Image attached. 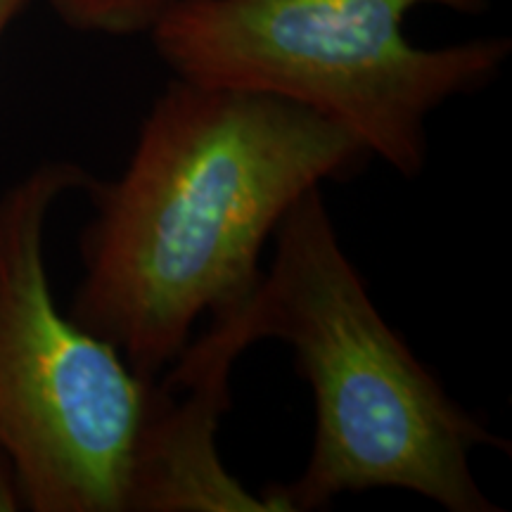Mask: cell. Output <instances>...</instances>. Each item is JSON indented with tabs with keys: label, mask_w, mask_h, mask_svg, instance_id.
Returning <instances> with one entry per match:
<instances>
[{
	"label": "cell",
	"mask_w": 512,
	"mask_h": 512,
	"mask_svg": "<svg viewBox=\"0 0 512 512\" xmlns=\"http://www.w3.org/2000/svg\"><path fill=\"white\" fill-rule=\"evenodd\" d=\"M176 0H50L69 29L100 36H140L157 27Z\"/></svg>",
	"instance_id": "6"
},
{
	"label": "cell",
	"mask_w": 512,
	"mask_h": 512,
	"mask_svg": "<svg viewBox=\"0 0 512 512\" xmlns=\"http://www.w3.org/2000/svg\"><path fill=\"white\" fill-rule=\"evenodd\" d=\"M422 5L479 15L486 0H176L150 31L174 76L294 102L335 121L396 174L427 164V121L503 72L512 41L422 48Z\"/></svg>",
	"instance_id": "3"
},
{
	"label": "cell",
	"mask_w": 512,
	"mask_h": 512,
	"mask_svg": "<svg viewBox=\"0 0 512 512\" xmlns=\"http://www.w3.org/2000/svg\"><path fill=\"white\" fill-rule=\"evenodd\" d=\"M17 510H24L22 491H19L15 470H12L8 458L0 453V512H17Z\"/></svg>",
	"instance_id": "7"
},
{
	"label": "cell",
	"mask_w": 512,
	"mask_h": 512,
	"mask_svg": "<svg viewBox=\"0 0 512 512\" xmlns=\"http://www.w3.org/2000/svg\"><path fill=\"white\" fill-rule=\"evenodd\" d=\"M24 5H27V0H0V38L5 36V31L10 29L19 12L24 10Z\"/></svg>",
	"instance_id": "8"
},
{
	"label": "cell",
	"mask_w": 512,
	"mask_h": 512,
	"mask_svg": "<svg viewBox=\"0 0 512 512\" xmlns=\"http://www.w3.org/2000/svg\"><path fill=\"white\" fill-rule=\"evenodd\" d=\"M275 256L245 302L209 318L240 349L280 339L313 396L302 475L266 486L275 512H311L342 494L401 489L448 512H498L472 472L479 448H505L446 392L370 297L316 188L273 235Z\"/></svg>",
	"instance_id": "2"
},
{
	"label": "cell",
	"mask_w": 512,
	"mask_h": 512,
	"mask_svg": "<svg viewBox=\"0 0 512 512\" xmlns=\"http://www.w3.org/2000/svg\"><path fill=\"white\" fill-rule=\"evenodd\" d=\"M91 174L46 159L0 192V453L24 510L128 512L155 382L57 304L48 226Z\"/></svg>",
	"instance_id": "4"
},
{
	"label": "cell",
	"mask_w": 512,
	"mask_h": 512,
	"mask_svg": "<svg viewBox=\"0 0 512 512\" xmlns=\"http://www.w3.org/2000/svg\"><path fill=\"white\" fill-rule=\"evenodd\" d=\"M366 162L349 131L302 105L174 76L124 169L83 188L93 216L69 313L159 380L200 318L249 297L294 204Z\"/></svg>",
	"instance_id": "1"
},
{
	"label": "cell",
	"mask_w": 512,
	"mask_h": 512,
	"mask_svg": "<svg viewBox=\"0 0 512 512\" xmlns=\"http://www.w3.org/2000/svg\"><path fill=\"white\" fill-rule=\"evenodd\" d=\"M233 366L230 356L188 344L155 382L128 512H275L219 456Z\"/></svg>",
	"instance_id": "5"
}]
</instances>
